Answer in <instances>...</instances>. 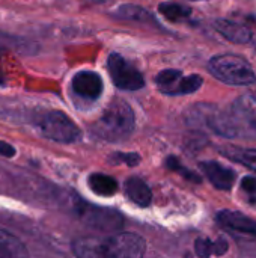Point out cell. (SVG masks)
<instances>
[{"label":"cell","mask_w":256,"mask_h":258,"mask_svg":"<svg viewBox=\"0 0 256 258\" xmlns=\"http://www.w3.org/2000/svg\"><path fill=\"white\" fill-rule=\"evenodd\" d=\"M241 189L249 195H256V177L247 175L241 180Z\"/></svg>","instance_id":"23"},{"label":"cell","mask_w":256,"mask_h":258,"mask_svg":"<svg viewBox=\"0 0 256 258\" xmlns=\"http://www.w3.org/2000/svg\"><path fill=\"white\" fill-rule=\"evenodd\" d=\"M210 73L220 82L232 86H249L256 83V74L252 65L241 56L225 53L210 59Z\"/></svg>","instance_id":"3"},{"label":"cell","mask_w":256,"mask_h":258,"mask_svg":"<svg viewBox=\"0 0 256 258\" xmlns=\"http://www.w3.org/2000/svg\"><path fill=\"white\" fill-rule=\"evenodd\" d=\"M112 163H125L128 166H134V165H139L140 162V157L134 153H130V154H124V153H116L110 157Z\"/></svg>","instance_id":"22"},{"label":"cell","mask_w":256,"mask_h":258,"mask_svg":"<svg viewBox=\"0 0 256 258\" xmlns=\"http://www.w3.org/2000/svg\"><path fill=\"white\" fill-rule=\"evenodd\" d=\"M27 255L29 252L24 243L0 228V258H23Z\"/></svg>","instance_id":"15"},{"label":"cell","mask_w":256,"mask_h":258,"mask_svg":"<svg viewBox=\"0 0 256 258\" xmlns=\"http://www.w3.org/2000/svg\"><path fill=\"white\" fill-rule=\"evenodd\" d=\"M75 216L89 228L101 233H116L124 227L122 215L109 207H100L78 200L72 207Z\"/></svg>","instance_id":"5"},{"label":"cell","mask_w":256,"mask_h":258,"mask_svg":"<svg viewBox=\"0 0 256 258\" xmlns=\"http://www.w3.org/2000/svg\"><path fill=\"white\" fill-rule=\"evenodd\" d=\"M104 89V83L100 74L94 73V71H81L77 73L72 79V91L75 95L94 101L97 98H100V95L103 94Z\"/></svg>","instance_id":"9"},{"label":"cell","mask_w":256,"mask_h":258,"mask_svg":"<svg viewBox=\"0 0 256 258\" xmlns=\"http://www.w3.org/2000/svg\"><path fill=\"white\" fill-rule=\"evenodd\" d=\"M217 222L220 224V227L231 233L256 237V221L240 212L222 210L217 213Z\"/></svg>","instance_id":"10"},{"label":"cell","mask_w":256,"mask_h":258,"mask_svg":"<svg viewBox=\"0 0 256 258\" xmlns=\"http://www.w3.org/2000/svg\"><path fill=\"white\" fill-rule=\"evenodd\" d=\"M202 83H204V80L198 74H192V76L181 74L170 86H167L163 91V94H167V95H187V94H193V92H196L202 86Z\"/></svg>","instance_id":"14"},{"label":"cell","mask_w":256,"mask_h":258,"mask_svg":"<svg viewBox=\"0 0 256 258\" xmlns=\"http://www.w3.org/2000/svg\"><path fill=\"white\" fill-rule=\"evenodd\" d=\"M124 189L130 201H133L139 207H148L152 201V192L149 186L137 177L128 178L124 184Z\"/></svg>","instance_id":"13"},{"label":"cell","mask_w":256,"mask_h":258,"mask_svg":"<svg viewBox=\"0 0 256 258\" xmlns=\"http://www.w3.org/2000/svg\"><path fill=\"white\" fill-rule=\"evenodd\" d=\"M107 70L113 83L124 91H137L143 88L145 80L140 71L128 63L121 54L112 53L107 59Z\"/></svg>","instance_id":"7"},{"label":"cell","mask_w":256,"mask_h":258,"mask_svg":"<svg viewBox=\"0 0 256 258\" xmlns=\"http://www.w3.org/2000/svg\"><path fill=\"white\" fill-rule=\"evenodd\" d=\"M0 156L6 157V159H11V157L15 156V148L12 145H9L8 142L0 141Z\"/></svg>","instance_id":"24"},{"label":"cell","mask_w":256,"mask_h":258,"mask_svg":"<svg viewBox=\"0 0 256 258\" xmlns=\"http://www.w3.org/2000/svg\"><path fill=\"white\" fill-rule=\"evenodd\" d=\"M201 169L207 175L210 183L219 190H231L232 186L235 184V180H237L235 171L219 162H214V160L202 162Z\"/></svg>","instance_id":"11"},{"label":"cell","mask_w":256,"mask_h":258,"mask_svg":"<svg viewBox=\"0 0 256 258\" xmlns=\"http://www.w3.org/2000/svg\"><path fill=\"white\" fill-rule=\"evenodd\" d=\"M196 254L199 257H211V255H222L228 251V243L225 240H210V239H198L195 243Z\"/></svg>","instance_id":"18"},{"label":"cell","mask_w":256,"mask_h":258,"mask_svg":"<svg viewBox=\"0 0 256 258\" xmlns=\"http://www.w3.org/2000/svg\"><path fill=\"white\" fill-rule=\"evenodd\" d=\"M146 251V242L134 233L80 237L72 242V252L80 258H139Z\"/></svg>","instance_id":"1"},{"label":"cell","mask_w":256,"mask_h":258,"mask_svg":"<svg viewBox=\"0 0 256 258\" xmlns=\"http://www.w3.org/2000/svg\"><path fill=\"white\" fill-rule=\"evenodd\" d=\"M166 165H167L169 169H172V171L181 174L184 178H187V180H190V181H193V183H201V177H199L198 174H195L193 171L187 169L186 166H183L181 162H180L177 157H167Z\"/></svg>","instance_id":"21"},{"label":"cell","mask_w":256,"mask_h":258,"mask_svg":"<svg viewBox=\"0 0 256 258\" xmlns=\"http://www.w3.org/2000/svg\"><path fill=\"white\" fill-rule=\"evenodd\" d=\"M214 27L225 39L234 44H247L252 39V32L249 27H246L244 24L231 21V20H223V18L216 20Z\"/></svg>","instance_id":"12"},{"label":"cell","mask_w":256,"mask_h":258,"mask_svg":"<svg viewBox=\"0 0 256 258\" xmlns=\"http://www.w3.org/2000/svg\"><path fill=\"white\" fill-rule=\"evenodd\" d=\"M134 125L136 116L131 106L127 101L116 98L106 107L100 119L92 125V132L103 141L121 142L133 135Z\"/></svg>","instance_id":"2"},{"label":"cell","mask_w":256,"mask_h":258,"mask_svg":"<svg viewBox=\"0 0 256 258\" xmlns=\"http://www.w3.org/2000/svg\"><path fill=\"white\" fill-rule=\"evenodd\" d=\"M160 12L170 21H183L190 17L192 9L186 5L180 3H161L160 5Z\"/></svg>","instance_id":"19"},{"label":"cell","mask_w":256,"mask_h":258,"mask_svg":"<svg viewBox=\"0 0 256 258\" xmlns=\"http://www.w3.org/2000/svg\"><path fill=\"white\" fill-rule=\"evenodd\" d=\"M222 154L228 159L238 162L240 165L256 172V148H240V147H226L222 150Z\"/></svg>","instance_id":"17"},{"label":"cell","mask_w":256,"mask_h":258,"mask_svg":"<svg viewBox=\"0 0 256 258\" xmlns=\"http://www.w3.org/2000/svg\"><path fill=\"white\" fill-rule=\"evenodd\" d=\"M187 119L192 124L204 125V127L210 128L211 132H214L216 135L223 136V138L231 139V138H237L240 135V130H238L237 124L234 122L231 113H226L213 104H199V106L193 107L189 112Z\"/></svg>","instance_id":"6"},{"label":"cell","mask_w":256,"mask_h":258,"mask_svg":"<svg viewBox=\"0 0 256 258\" xmlns=\"http://www.w3.org/2000/svg\"><path fill=\"white\" fill-rule=\"evenodd\" d=\"M33 124L44 138L59 144H72L81 136L78 125L66 113L59 110H50L36 115Z\"/></svg>","instance_id":"4"},{"label":"cell","mask_w":256,"mask_h":258,"mask_svg":"<svg viewBox=\"0 0 256 258\" xmlns=\"http://www.w3.org/2000/svg\"><path fill=\"white\" fill-rule=\"evenodd\" d=\"M231 116L237 124L240 133L249 132L256 135V97L252 94H244L238 97L232 104Z\"/></svg>","instance_id":"8"},{"label":"cell","mask_w":256,"mask_h":258,"mask_svg":"<svg viewBox=\"0 0 256 258\" xmlns=\"http://www.w3.org/2000/svg\"><path fill=\"white\" fill-rule=\"evenodd\" d=\"M88 184L91 190L100 197H113L119 189L116 180L106 174H92L88 178Z\"/></svg>","instance_id":"16"},{"label":"cell","mask_w":256,"mask_h":258,"mask_svg":"<svg viewBox=\"0 0 256 258\" xmlns=\"http://www.w3.org/2000/svg\"><path fill=\"white\" fill-rule=\"evenodd\" d=\"M115 15H118V17H121V18L142 20V21H146V20H149V17H151L145 9H142V8H139V6H133V5H124V6H121V8L115 12Z\"/></svg>","instance_id":"20"}]
</instances>
